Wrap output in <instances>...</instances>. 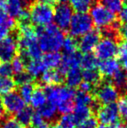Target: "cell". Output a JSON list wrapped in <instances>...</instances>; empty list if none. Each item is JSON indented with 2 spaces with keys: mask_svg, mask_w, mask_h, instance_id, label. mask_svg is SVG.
Returning a JSON list of instances; mask_svg holds the SVG:
<instances>
[{
  "mask_svg": "<svg viewBox=\"0 0 127 128\" xmlns=\"http://www.w3.org/2000/svg\"><path fill=\"white\" fill-rule=\"evenodd\" d=\"M120 115L116 103L104 104L97 109V120L103 125H116L120 120Z\"/></svg>",
  "mask_w": 127,
  "mask_h": 128,
  "instance_id": "30bf717a",
  "label": "cell"
},
{
  "mask_svg": "<svg viewBox=\"0 0 127 128\" xmlns=\"http://www.w3.org/2000/svg\"><path fill=\"white\" fill-rule=\"evenodd\" d=\"M98 59L95 56V54L90 53H85V55H82L81 63L80 66L84 70H92L97 69L98 66Z\"/></svg>",
  "mask_w": 127,
  "mask_h": 128,
  "instance_id": "d4e9b609",
  "label": "cell"
},
{
  "mask_svg": "<svg viewBox=\"0 0 127 128\" xmlns=\"http://www.w3.org/2000/svg\"><path fill=\"white\" fill-rule=\"evenodd\" d=\"M58 125L60 128H76L77 124L75 122L72 114H64L60 117Z\"/></svg>",
  "mask_w": 127,
  "mask_h": 128,
  "instance_id": "e575fe53",
  "label": "cell"
},
{
  "mask_svg": "<svg viewBox=\"0 0 127 128\" xmlns=\"http://www.w3.org/2000/svg\"><path fill=\"white\" fill-rule=\"evenodd\" d=\"M25 69L27 70V72L30 73L32 77L35 78L39 77L46 71V68L44 64H43L42 60L40 59H31L26 63Z\"/></svg>",
  "mask_w": 127,
  "mask_h": 128,
  "instance_id": "7402d4cb",
  "label": "cell"
},
{
  "mask_svg": "<svg viewBox=\"0 0 127 128\" xmlns=\"http://www.w3.org/2000/svg\"><path fill=\"white\" fill-rule=\"evenodd\" d=\"M31 24L45 26L51 24L54 17L53 4L47 0H32L29 6Z\"/></svg>",
  "mask_w": 127,
  "mask_h": 128,
  "instance_id": "7a4b0ae2",
  "label": "cell"
},
{
  "mask_svg": "<svg viewBox=\"0 0 127 128\" xmlns=\"http://www.w3.org/2000/svg\"><path fill=\"white\" fill-rule=\"evenodd\" d=\"M43 64L46 69H57L60 66L62 60V55L58 52H48L41 58Z\"/></svg>",
  "mask_w": 127,
  "mask_h": 128,
  "instance_id": "44dd1931",
  "label": "cell"
},
{
  "mask_svg": "<svg viewBox=\"0 0 127 128\" xmlns=\"http://www.w3.org/2000/svg\"><path fill=\"white\" fill-rule=\"evenodd\" d=\"M35 87H36V84H34L33 82L28 83V84H23V86H19L18 93L25 103H30L31 95L33 93Z\"/></svg>",
  "mask_w": 127,
  "mask_h": 128,
  "instance_id": "4dcf8cb0",
  "label": "cell"
},
{
  "mask_svg": "<svg viewBox=\"0 0 127 128\" xmlns=\"http://www.w3.org/2000/svg\"><path fill=\"white\" fill-rule=\"evenodd\" d=\"M17 27V22L11 18L3 6H0V40L10 33Z\"/></svg>",
  "mask_w": 127,
  "mask_h": 128,
  "instance_id": "5bb4252c",
  "label": "cell"
},
{
  "mask_svg": "<svg viewBox=\"0 0 127 128\" xmlns=\"http://www.w3.org/2000/svg\"><path fill=\"white\" fill-rule=\"evenodd\" d=\"M74 102L73 100H67V101H64L60 103L57 106V109L58 112L61 114H70L74 109Z\"/></svg>",
  "mask_w": 127,
  "mask_h": 128,
  "instance_id": "8d00e7d4",
  "label": "cell"
},
{
  "mask_svg": "<svg viewBox=\"0 0 127 128\" xmlns=\"http://www.w3.org/2000/svg\"><path fill=\"white\" fill-rule=\"evenodd\" d=\"M11 68L13 73L15 74H18L20 72L25 71V67H26V64L24 59L21 57L19 54H17L15 58L11 60Z\"/></svg>",
  "mask_w": 127,
  "mask_h": 128,
  "instance_id": "836d02e7",
  "label": "cell"
},
{
  "mask_svg": "<svg viewBox=\"0 0 127 128\" xmlns=\"http://www.w3.org/2000/svg\"><path fill=\"white\" fill-rule=\"evenodd\" d=\"M82 54L79 52H73L71 54H64L62 56V60L58 69L66 74L69 70L73 68H79L80 63H81Z\"/></svg>",
  "mask_w": 127,
  "mask_h": 128,
  "instance_id": "2e32d148",
  "label": "cell"
},
{
  "mask_svg": "<svg viewBox=\"0 0 127 128\" xmlns=\"http://www.w3.org/2000/svg\"><path fill=\"white\" fill-rule=\"evenodd\" d=\"M92 1H98V0H92Z\"/></svg>",
  "mask_w": 127,
  "mask_h": 128,
  "instance_id": "91938a15",
  "label": "cell"
},
{
  "mask_svg": "<svg viewBox=\"0 0 127 128\" xmlns=\"http://www.w3.org/2000/svg\"><path fill=\"white\" fill-rule=\"evenodd\" d=\"M126 3H127V0H126Z\"/></svg>",
  "mask_w": 127,
  "mask_h": 128,
  "instance_id": "6125c7cd",
  "label": "cell"
},
{
  "mask_svg": "<svg viewBox=\"0 0 127 128\" xmlns=\"http://www.w3.org/2000/svg\"><path fill=\"white\" fill-rule=\"evenodd\" d=\"M47 1H49V2H51V3H54V2H56V1H58V0H47Z\"/></svg>",
  "mask_w": 127,
  "mask_h": 128,
  "instance_id": "6f0895ef",
  "label": "cell"
},
{
  "mask_svg": "<svg viewBox=\"0 0 127 128\" xmlns=\"http://www.w3.org/2000/svg\"><path fill=\"white\" fill-rule=\"evenodd\" d=\"M3 108L5 112L10 115L17 114L19 111L25 107L26 103L24 101L18 92L13 91L6 95H3L2 98Z\"/></svg>",
  "mask_w": 127,
  "mask_h": 128,
  "instance_id": "8fae6325",
  "label": "cell"
},
{
  "mask_svg": "<svg viewBox=\"0 0 127 128\" xmlns=\"http://www.w3.org/2000/svg\"><path fill=\"white\" fill-rule=\"evenodd\" d=\"M124 117H125V120H126V123H127V112H126V114L124 115Z\"/></svg>",
  "mask_w": 127,
  "mask_h": 128,
  "instance_id": "9f6ffc18",
  "label": "cell"
},
{
  "mask_svg": "<svg viewBox=\"0 0 127 128\" xmlns=\"http://www.w3.org/2000/svg\"><path fill=\"white\" fill-rule=\"evenodd\" d=\"M73 16V10L71 4L68 3L57 4L54 7V19L55 24L64 32H66L69 30L71 20Z\"/></svg>",
  "mask_w": 127,
  "mask_h": 128,
  "instance_id": "52a82bcc",
  "label": "cell"
},
{
  "mask_svg": "<svg viewBox=\"0 0 127 128\" xmlns=\"http://www.w3.org/2000/svg\"><path fill=\"white\" fill-rule=\"evenodd\" d=\"M73 102L76 104V106H94L96 104L94 98L91 93L84 92L82 91H78L75 92Z\"/></svg>",
  "mask_w": 127,
  "mask_h": 128,
  "instance_id": "603a6c76",
  "label": "cell"
},
{
  "mask_svg": "<svg viewBox=\"0 0 127 128\" xmlns=\"http://www.w3.org/2000/svg\"><path fill=\"white\" fill-rule=\"evenodd\" d=\"M96 98L99 104H113L119 98V91L110 82L99 84L95 90Z\"/></svg>",
  "mask_w": 127,
  "mask_h": 128,
  "instance_id": "ba28073f",
  "label": "cell"
},
{
  "mask_svg": "<svg viewBox=\"0 0 127 128\" xmlns=\"http://www.w3.org/2000/svg\"><path fill=\"white\" fill-rule=\"evenodd\" d=\"M94 90H95V87H94L93 84H90L88 82H85V81H82L81 84H79V91H82L84 92L91 93Z\"/></svg>",
  "mask_w": 127,
  "mask_h": 128,
  "instance_id": "ee69618b",
  "label": "cell"
},
{
  "mask_svg": "<svg viewBox=\"0 0 127 128\" xmlns=\"http://www.w3.org/2000/svg\"><path fill=\"white\" fill-rule=\"evenodd\" d=\"M31 2L28 0H7L5 3V10L11 18L17 20L21 14L29 9Z\"/></svg>",
  "mask_w": 127,
  "mask_h": 128,
  "instance_id": "4fadbf2b",
  "label": "cell"
},
{
  "mask_svg": "<svg viewBox=\"0 0 127 128\" xmlns=\"http://www.w3.org/2000/svg\"><path fill=\"white\" fill-rule=\"evenodd\" d=\"M38 112L41 114V116L44 118V120H48V121H51L53 118L56 117L57 112H58V109H57V106L55 104H51L50 102H46L45 104L43 106H41L40 108H38Z\"/></svg>",
  "mask_w": 127,
  "mask_h": 128,
  "instance_id": "cb8c5ba5",
  "label": "cell"
},
{
  "mask_svg": "<svg viewBox=\"0 0 127 128\" xmlns=\"http://www.w3.org/2000/svg\"><path fill=\"white\" fill-rule=\"evenodd\" d=\"M36 32L38 46L42 52H56L63 46L65 38L64 32L56 24H50L45 26H37Z\"/></svg>",
  "mask_w": 127,
  "mask_h": 128,
  "instance_id": "6da1fadb",
  "label": "cell"
},
{
  "mask_svg": "<svg viewBox=\"0 0 127 128\" xmlns=\"http://www.w3.org/2000/svg\"><path fill=\"white\" fill-rule=\"evenodd\" d=\"M119 21L120 24H127V3L124 4L123 8L119 12Z\"/></svg>",
  "mask_w": 127,
  "mask_h": 128,
  "instance_id": "f6af8a7d",
  "label": "cell"
},
{
  "mask_svg": "<svg viewBox=\"0 0 127 128\" xmlns=\"http://www.w3.org/2000/svg\"><path fill=\"white\" fill-rule=\"evenodd\" d=\"M12 74H13V71L10 63H0V78H10Z\"/></svg>",
  "mask_w": 127,
  "mask_h": 128,
  "instance_id": "f35d334b",
  "label": "cell"
},
{
  "mask_svg": "<svg viewBox=\"0 0 127 128\" xmlns=\"http://www.w3.org/2000/svg\"><path fill=\"white\" fill-rule=\"evenodd\" d=\"M92 0H71V6L77 13H86L92 8Z\"/></svg>",
  "mask_w": 127,
  "mask_h": 128,
  "instance_id": "83f0119b",
  "label": "cell"
},
{
  "mask_svg": "<svg viewBox=\"0 0 127 128\" xmlns=\"http://www.w3.org/2000/svg\"><path fill=\"white\" fill-rule=\"evenodd\" d=\"M48 128H60L59 126L56 123H53V124H51V125L48 126Z\"/></svg>",
  "mask_w": 127,
  "mask_h": 128,
  "instance_id": "f907efd6",
  "label": "cell"
},
{
  "mask_svg": "<svg viewBox=\"0 0 127 128\" xmlns=\"http://www.w3.org/2000/svg\"><path fill=\"white\" fill-rule=\"evenodd\" d=\"M4 115H5V111H4V108H3V103H2V100L0 98V120H3Z\"/></svg>",
  "mask_w": 127,
  "mask_h": 128,
  "instance_id": "7dc6e473",
  "label": "cell"
},
{
  "mask_svg": "<svg viewBox=\"0 0 127 128\" xmlns=\"http://www.w3.org/2000/svg\"><path fill=\"white\" fill-rule=\"evenodd\" d=\"M33 110L30 106H25L21 111L16 114V120L24 126H28L31 125V117L33 114Z\"/></svg>",
  "mask_w": 127,
  "mask_h": 128,
  "instance_id": "484cf974",
  "label": "cell"
},
{
  "mask_svg": "<svg viewBox=\"0 0 127 128\" xmlns=\"http://www.w3.org/2000/svg\"><path fill=\"white\" fill-rule=\"evenodd\" d=\"M48 126H49V125H48L47 123H44V125L41 126H40V127H38V128H48Z\"/></svg>",
  "mask_w": 127,
  "mask_h": 128,
  "instance_id": "f5cc1de1",
  "label": "cell"
},
{
  "mask_svg": "<svg viewBox=\"0 0 127 128\" xmlns=\"http://www.w3.org/2000/svg\"><path fill=\"white\" fill-rule=\"evenodd\" d=\"M118 57L119 60H123L127 58V41H122L119 44V48H118Z\"/></svg>",
  "mask_w": 127,
  "mask_h": 128,
  "instance_id": "b9f144b4",
  "label": "cell"
},
{
  "mask_svg": "<svg viewBox=\"0 0 127 128\" xmlns=\"http://www.w3.org/2000/svg\"><path fill=\"white\" fill-rule=\"evenodd\" d=\"M62 48H63L64 54H71L76 52L78 49V41L75 38L68 36L64 38Z\"/></svg>",
  "mask_w": 127,
  "mask_h": 128,
  "instance_id": "1f68e13d",
  "label": "cell"
},
{
  "mask_svg": "<svg viewBox=\"0 0 127 128\" xmlns=\"http://www.w3.org/2000/svg\"><path fill=\"white\" fill-rule=\"evenodd\" d=\"M98 128H117V126H115V125H103V124H101V126H99Z\"/></svg>",
  "mask_w": 127,
  "mask_h": 128,
  "instance_id": "681fc988",
  "label": "cell"
},
{
  "mask_svg": "<svg viewBox=\"0 0 127 128\" xmlns=\"http://www.w3.org/2000/svg\"><path fill=\"white\" fill-rule=\"evenodd\" d=\"M72 117L78 126L82 122L85 121L92 117V110L90 106H76L73 109Z\"/></svg>",
  "mask_w": 127,
  "mask_h": 128,
  "instance_id": "ffe728a7",
  "label": "cell"
},
{
  "mask_svg": "<svg viewBox=\"0 0 127 128\" xmlns=\"http://www.w3.org/2000/svg\"><path fill=\"white\" fill-rule=\"evenodd\" d=\"M101 38L102 35L100 30L98 29H92L79 39L78 49L83 53H90L96 48Z\"/></svg>",
  "mask_w": 127,
  "mask_h": 128,
  "instance_id": "7c38bea8",
  "label": "cell"
},
{
  "mask_svg": "<svg viewBox=\"0 0 127 128\" xmlns=\"http://www.w3.org/2000/svg\"><path fill=\"white\" fill-rule=\"evenodd\" d=\"M93 22L92 18L87 13H75L73 14L71 24L69 26L70 36L75 38H81L85 34L92 30Z\"/></svg>",
  "mask_w": 127,
  "mask_h": 128,
  "instance_id": "5b68a950",
  "label": "cell"
},
{
  "mask_svg": "<svg viewBox=\"0 0 127 128\" xmlns=\"http://www.w3.org/2000/svg\"><path fill=\"white\" fill-rule=\"evenodd\" d=\"M98 72L102 76L105 78H112L120 69V64L115 58H109L101 60L98 63Z\"/></svg>",
  "mask_w": 127,
  "mask_h": 128,
  "instance_id": "e0dca14e",
  "label": "cell"
},
{
  "mask_svg": "<svg viewBox=\"0 0 127 128\" xmlns=\"http://www.w3.org/2000/svg\"><path fill=\"white\" fill-rule=\"evenodd\" d=\"M117 106L119 112L120 114L125 115L126 112H127V97L126 96H123L121 98H119L117 101Z\"/></svg>",
  "mask_w": 127,
  "mask_h": 128,
  "instance_id": "7bdbcfd3",
  "label": "cell"
},
{
  "mask_svg": "<svg viewBox=\"0 0 127 128\" xmlns=\"http://www.w3.org/2000/svg\"><path fill=\"white\" fill-rule=\"evenodd\" d=\"M16 83L11 78H0V95H6L15 90Z\"/></svg>",
  "mask_w": 127,
  "mask_h": 128,
  "instance_id": "f1b7e54d",
  "label": "cell"
},
{
  "mask_svg": "<svg viewBox=\"0 0 127 128\" xmlns=\"http://www.w3.org/2000/svg\"><path fill=\"white\" fill-rule=\"evenodd\" d=\"M98 124L97 118H93V117H91L88 120H86L85 121L82 122L81 124L77 126V128H98Z\"/></svg>",
  "mask_w": 127,
  "mask_h": 128,
  "instance_id": "60d3db41",
  "label": "cell"
},
{
  "mask_svg": "<svg viewBox=\"0 0 127 128\" xmlns=\"http://www.w3.org/2000/svg\"><path fill=\"white\" fill-rule=\"evenodd\" d=\"M112 84L117 88L118 90H123L127 86L126 74L123 70L119 69L113 76L112 77Z\"/></svg>",
  "mask_w": 127,
  "mask_h": 128,
  "instance_id": "f546056e",
  "label": "cell"
},
{
  "mask_svg": "<svg viewBox=\"0 0 127 128\" xmlns=\"http://www.w3.org/2000/svg\"><path fill=\"white\" fill-rule=\"evenodd\" d=\"M117 128H127V124H126V125H120L119 126H118Z\"/></svg>",
  "mask_w": 127,
  "mask_h": 128,
  "instance_id": "db71d44e",
  "label": "cell"
},
{
  "mask_svg": "<svg viewBox=\"0 0 127 128\" xmlns=\"http://www.w3.org/2000/svg\"><path fill=\"white\" fill-rule=\"evenodd\" d=\"M119 34L120 39H124L125 41H127V24H120L119 30Z\"/></svg>",
  "mask_w": 127,
  "mask_h": 128,
  "instance_id": "bcb514c9",
  "label": "cell"
},
{
  "mask_svg": "<svg viewBox=\"0 0 127 128\" xmlns=\"http://www.w3.org/2000/svg\"><path fill=\"white\" fill-rule=\"evenodd\" d=\"M18 54L17 29L16 27L7 37L0 40V63L10 62Z\"/></svg>",
  "mask_w": 127,
  "mask_h": 128,
  "instance_id": "277c9868",
  "label": "cell"
},
{
  "mask_svg": "<svg viewBox=\"0 0 127 128\" xmlns=\"http://www.w3.org/2000/svg\"><path fill=\"white\" fill-rule=\"evenodd\" d=\"M1 128H24V126L23 125H21L16 118L13 117H9V118H5L3 122H2Z\"/></svg>",
  "mask_w": 127,
  "mask_h": 128,
  "instance_id": "74e56055",
  "label": "cell"
},
{
  "mask_svg": "<svg viewBox=\"0 0 127 128\" xmlns=\"http://www.w3.org/2000/svg\"><path fill=\"white\" fill-rule=\"evenodd\" d=\"M28 128H34V127H32V126H30V127H28Z\"/></svg>",
  "mask_w": 127,
  "mask_h": 128,
  "instance_id": "680465c9",
  "label": "cell"
},
{
  "mask_svg": "<svg viewBox=\"0 0 127 128\" xmlns=\"http://www.w3.org/2000/svg\"><path fill=\"white\" fill-rule=\"evenodd\" d=\"M126 81H127V74H126Z\"/></svg>",
  "mask_w": 127,
  "mask_h": 128,
  "instance_id": "94428289",
  "label": "cell"
},
{
  "mask_svg": "<svg viewBox=\"0 0 127 128\" xmlns=\"http://www.w3.org/2000/svg\"><path fill=\"white\" fill-rule=\"evenodd\" d=\"M90 16L93 24L98 30L112 27L119 21L115 13L108 10L102 4L98 3L95 4L90 9Z\"/></svg>",
  "mask_w": 127,
  "mask_h": 128,
  "instance_id": "3957f363",
  "label": "cell"
},
{
  "mask_svg": "<svg viewBox=\"0 0 127 128\" xmlns=\"http://www.w3.org/2000/svg\"><path fill=\"white\" fill-rule=\"evenodd\" d=\"M82 77H83L84 81L90 83L93 86H97L101 82L102 75L97 69L84 70V72H82Z\"/></svg>",
  "mask_w": 127,
  "mask_h": 128,
  "instance_id": "4316f807",
  "label": "cell"
},
{
  "mask_svg": "<svg viewBox=\"0 0 127 128\" xmlns=\"http://www.w3.org/2000/svg\"><path fill=\"white\" fill-rule=\"evenodd\" d=\"M45 123V120H44L41 114L38 112H33L31 117V125L32 127L34 128H38L40 127L41 126H43Z\"/></svg>",
  "mask_w": 127,
  "mask_h": 128,
  "instance_id": "ab89813d",
  "label": "cell"
},
{
  "mask_svg": "<svg viewBox=\"0 0 127 128\" xmlns=\"http://www.w3.org/2000/svg\"><path fill=\"white\" fill-rule=\"evenodd\" d=\"M120 62H121V64H122L123 68H124L126 71H127V58L123 59V60H121Z\"/></svg>",
  "mask_w": 127,
  "mask_h": 128,
  "instance_id": "c3c4849f",
  "label": "cell"
},
{
  "mask_svg": "<svg viewBox=\"0 0 127 128\" xmlns=\"http://www.w3.org/2000/svg\"><path fill=\"white\" fill-rule=\"evenodd\" d=\"M83 80L82 77V72L80 71L79 68H73L71 69L66 72L65 78H64V82L68 87L76 88L79 86Z\"/></svg>",
  "mask_w": 127,
  "mask_h": 128,
  "instance_id": "d6986e66",
  "label": "cell"
},
{
  "mask_svg": "<svg viewBox=\"0 0 127 128\" xmlns=\"http://www.w3.org/2000/svg\"><path fill=\"white\" fill-rule=\"evenodd\" d=\"M14 81H15L16 84L18 86H23V84H28V83H31L33 82L34 78L31 76L30 73H28L27 72H20L18 74H15V77H14Z\"/></svg>",
  "mask_w": 127,
  "mask_h": 128,
  "instance_id": "d590c367",
  "label": "cell"
},
{
  "mask_svg": "<svg viewBox=\"0 0 127 128\" xmlns=\"http://www.w3.org/2000/svg\"><path fill=\"white\" fill-rule=\"evenodd\" d=\"M101 4L113 13H119L126 0H100Z\"/></svg>",
  "mask_w": 127,
  "mask_h": 128,
  "instance_id": "d6a6232c",
  "label": "cell"
},
{
  "mask_svg": "<svg viewBox=\"0 0 127 128\" xmlns=\"http://www.w3.org/2000/svg\"><path fill=\"white\" fill-rule=\"evenodd\" d=\"M46 102H47V98H46V94L44 92V87H42L41 84H36V87L31 95V100H30L31 106L33 108L38 109L41 106H44Z\"/></svg>",
  "mask_w": 127,
  "mask_h": 128,
  "instance_id": "ac0fdd59",
  "label": "cell"
},
{
  "mask_svg": "<svg viewBox=\"0 0 127 128\" xmlns=\"http://www.w3.org/2000/svg\"><path fill=\"white\" fill-rule=\"evenodd\" d=\"M7 0H0V6H4Z\"/></svg>",
  "mask_w": 127,
  "mask_h": 128,
  "instance_id": "816d5d0a",
  "label": "cell"
},
{
  "mask_svg": "<svg viewBox=\"0 0 127 128\" xmlns=\"http://www.w3.org/2000/svg\"><path fill=\"white\" fill-rule=\"evenodd\" d=\"M118 48H119L118 40L112 38L105 37L104 38L100 39L94 49L95 56L100 60L114 58V57L118 55Z\"/></svg>",
  "mask_w": 127,
  "mask_h": 128,
  "instance_id": "9c48e42d",
  "label": "cell"
},
{
  "mask_svg": "<svg viewBox=\"0 0 127 128\" xmlns=\"http://www.w3.org/2000/svg\"><path fill=\"white\" fill-rule=\"evenodd\" d=\"M60 2H63V3H68L69 1H71V0H59Z\"/></svg>",
  "mask_w": 127,
  "mask_h": 128,
  "instance_id": "11a10c76",
  "label": "cell"
},
{
  "mask_svg": "<svg viewBox=\"0 0 127 128\" xmlns=\"http://www.w3.org/2000/svg\"><path fill=\"white\" fill-rule=\"evenodd\" d=\"M48 102L58 106L60 103L67 100H73L75 90L67 86H45L44 87Z\"/></svg>",
  "mask_w": 127,
  "mask_h": 128,
  "instance_id": "8992f818",
  "label": "cell"
},
{
  "mask_svg": "<svg viewBox=\"0 0 127 128\" xmlns=\"http://www.w3.org/2000/svg\"><path fill=\"white\" fill-rule=\"evenodd\" d=\"M65 74L57 69H48L41 75L40 81L45 86H59L64 82Z\"/></svg>",
  "mask_w": 127,
  "mask_h": 128,
  "instance_id": "9a60e30c",
  "label": "cell"
}]
</instances>
